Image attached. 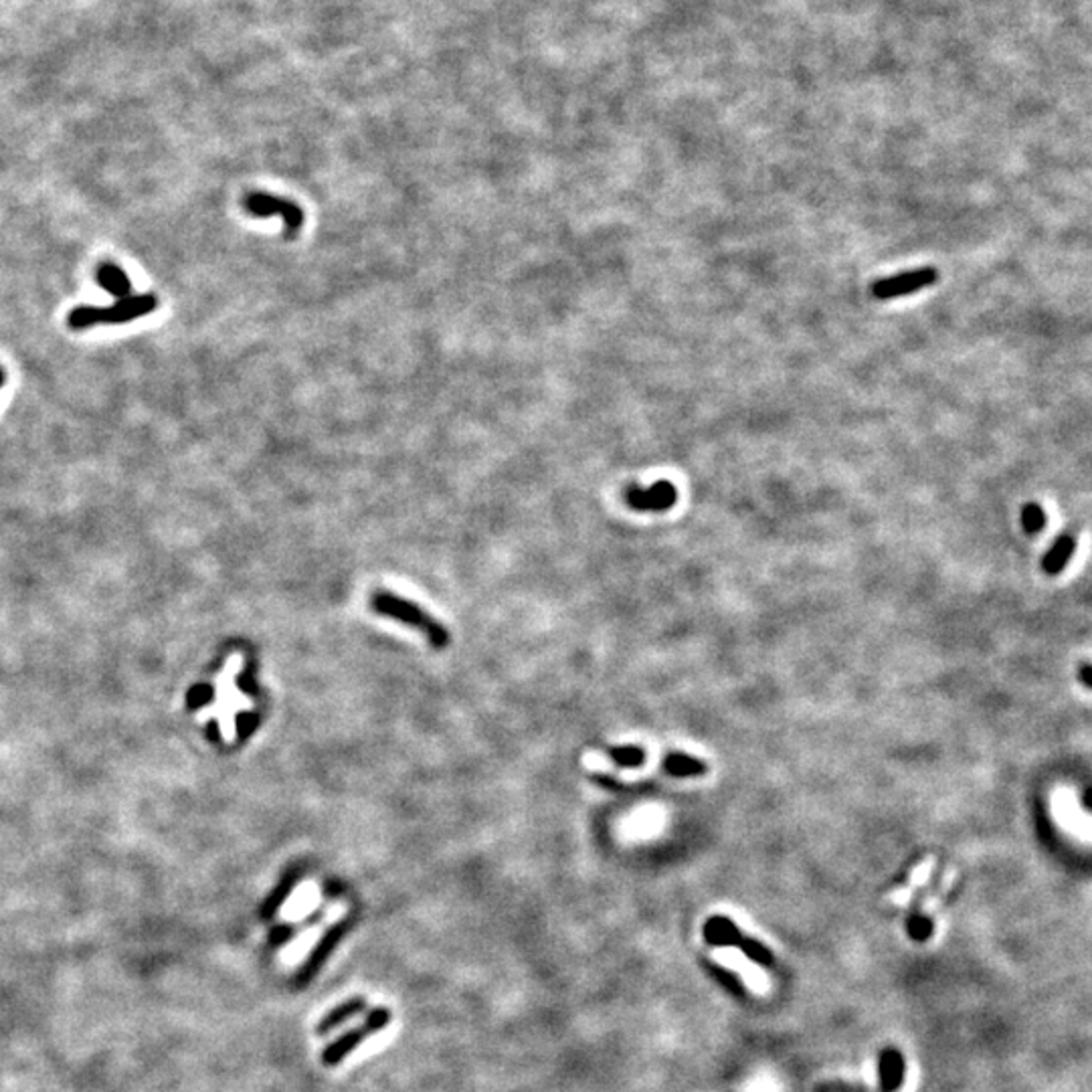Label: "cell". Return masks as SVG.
Wrapping results in <instances>:
<instances>
[{
    "mask_svg": "<svg viewBox=\"0 0 1092 1092\" xmlns=\"http://www.w3.org/2000/svg\"><path fill=\"white\" fill-rule=\"evenodd\" d=\"M241 665H243V655L241 653L231 655V658L225 662L221 674L217 676L213 707H206L204 710L199 712V719L203 722H204V719H218L223 738L227 740V743H233L235 740V716L239 712H245V710L253 708V702L245 694H241V692L237 690V684H235V678H237V672L241 670Z\"/></svg>",
    "mask_w": 1092,
    "mask_h": 1092,
    "instance_id": "1",
    "label": "cell"
},
{
    "mask_svg": "<svg viewBox=\"0 0 1092 1092\" xmlns=\"http://www.w3.org/2000/svg\"><path fill=\"white\" fill-rule=\"evenodd\" d=\"M158 308L154 294H132L124 300H118L112 306H79L73 308L67 315V326L71 330H88L93 326H119L128 324L144 315L152 314Z\"/></svg>",
    "mask_w": 1092,
    "mask_h": 1092,
    "instance_id": "2",
    "label": "cell"
},
{
    "mask_svg": "<svg viewBox=\"0 0 1092 1092\" xmlns=\"http://www.w3.org/2000/svg\"><path fill=\"white\" fill-rule=\"evenodd\" d=\"M372 607H374V611L400 619V622L409 623L411 627L423 631V634L429 637L433 646H443V643L447 641L445 631L437 625L431 617H427L421 609H417V607L413 603L397 599V597H393V595L379 593V595H374Z\"/></svg>",
    "mask_w": 1092,
    "mask_h": 1092,
    "instance_id": "3",
    "label": "cell"
},
{
    "mask_svg": "<svg viewBox=\"0 0 1092 1092\" xmlns=\"http://www.w3.org/2000/svg\"><path fill=\"white\" fill-rule=\"evenodd\" d=\"M243 204H245L247 213H251L253 217H275L279 215L284 218L286 223V235L287 237H296L298 231L303 225V213L296 203H291L287 199L282 197H273V194H267V192H249L245 199H243Z\"/></svg>",
    "mask_w": 1092,
    "mask_h": 1092,
    "instance_id": "4",
    "label": "cell"
},
{
    "mask_svg": "<svg viewBox=\"0 0 1092 1092\" xmlns=\"http://www.w3.org/2000/svg\"><path fill=\"white\" fill-rule=\"evenodd\" d=\"M939 279V272L934 267H918V270L898 273L892 277L878 279L872 286V296L876 300H892L898 296L915 294L918 289H925L932 286Z\"/></svg>",
    "mask_w": 1092,
    "mask_h": 1092,
    "instance_id": "5",
    "label": "cell"
},
{
    "mask_svg": "<svg viewBox=\"0 0 1092 1092\" xmlns=\"http://www.w3.org/2000/svg\"><path fill=\"white\" fill-rule=\"evenodd\" d=\"M704 934H707L708 943H716V945H721V943L733 945V943H736V945H740V949H743L749 957L757 959V961H761V963H771L773 961L771 953L767 949H764L763 945H759L757 941H752V939L743 937V934H740L738 929L735 927V922L724 918V917H714V918H710L707 922V931H704Z\"/></svg>",
    "mask_w": 1092,
    "mask_h": 1092,
    "instance_id": "6",
    "label": "cell"
},
{
    "mask_svg": "<svg viewBox=\"0 0 1092 1092\" xmlns=\"http://www.w3.org/2000/svg\"><path fill=\"white\" fill-rule=\"evenodd\" d=\"M625 500L639 512H664L676 504L678 492L670 482H658L651 488H629Z\"/></svg>",
    "mask_w": 1092,
    "mask_h": 1092,
    "instance_id": "7",
    "label": "cell"
},
{
    "mask_svg": "<svg viewBox=\"0 0 1092 1092\" xmlns=\"http://www.w3.org/2000/svg\"><path fill=\"white\" fill-rule=\"evenodd\" d=\"M343 934H344V922H336V925H332L330 929H328L324 932V937L318 943H315V946L310 951V955L306 957V961H303V965L298 969V973L294 977L296 979V986L301 987V986H306V983L312 981V977L315 973H318V971L324 967L326 959L332 955L334 946L338 945L340 939H343Z\"/></svg>",
    "mask_w": 1092,
    "mask_h": 1092,
    "instance_id": "8",
    "label": "cell"
},
{
    "mask_svg": "<svg viewBox=\"0 0 1092 1092\" xmlns=\"http://www.w3.org/2000/svg\"><path fill=\"white\" fill-rule=\"evenodd\" d=\"M714 959L721 965L733 969V971H736V973L743 975L747 987L750 991L761 993V995L769 991L771 983H769L767 975H764V971L761 967H757L755 963H750L743 953H738L735 949H719V951H714Z\"/></svg>",
    "mask_w": 1092,
    "mask_h": 1092,
    "instance_id": "9",
    "label": "cell"
},
{
    "mask_svg": "<svg viewBox=\"0 0 1092 1092\" xmlns=\"http://www.w3.org/2000/svg\"><path fill=\"white\" fill-rule=\"evenodd\" d=\"M367 1038H369L367 1031H364L362 1028H352V1029L343 1031V1034H340L332 1043H328V1046L322 1050L320 1062L328 1068L338 1066L340 1062H344L352 1052L358 1050L362 1046V1042Z\"/></svg>",
    "mask_w": 1092,
    "mask_h": 1092,
    "instance_id": "10",
    "label": "cell"
},
{
    "mask_svg": "<svg viewBox=\"0 0 1092 1092\" xmlns=\"http://www.w3.org/2000/svg\"><path fill=\"white\" fill-rule=\"evenodd\" d=\"M362 1012H367V1000L360 998V995H355V998H350L343 1003H338L336 1007H332V1010L320 1019L318 1026H315V1034L318 1036L330 1034V1031L343 1028L344 1024L350 1022V1019H355Z\"/></svg>",
    "mask_w": 1092,
    "mask_h": 1092,
    "instance_id": "11",
    "label": "cell"
},
{
    "mask_svg": "<svg viewBox=\"0 0 1092 1092\" xmlns=\"http://www.w3.org/2000/svg\"><path fill=\"white\" fill-rule=\"evenodd\" d=\"M95 282H97V286L105 289L107 294L116 300H124V298L132 296V282H130L128 273L112 261H102L100 265H97Z\"/></svg>",
    "mask_w": 1092,
    "mask_h": 1092,
    "instance_id": "12",
    "label": "cell"
},
{
    "mask_svg": "<svg viewBox=\"0 0 1092 1092\" xmlns=\"http://www.w3.org/2000/svg\"><path fill=\"white\" fill-rule=\"evenodd\" d=\"M1074 551H1076V539L1074 537H1068V534H1064V537H1060L1058 540L1054 542V546L1048 551V554L1043 556V563H1042L1043 570H1046L1048 575H1058V573H1062V570L1066 568V565L1071 563V558H1072Z\"/></svg>",
    "mask_w": 1092,
    "mask_h": 1092,
    "instance_id": "13",
    "label": "cell"
},
{
    "mask_svg": "<svg viewBox=\"0 0 1092 1092\" xmlns=\"http://www.w3.org/2000/svg\"><path fill=\"white\" fill-rule=\"evenodd\" d=\"M664 769L672 777H696L707 773V764L694 757L682 755V752H670L664 759Z\"/></svg>",
    "mask_w": 1092,
    "mask_h": 1092,
    "instance_id": "14",
    "label": "cell"
},
{
    "mask_svg": "<svg viewBox=\"0 0 1092 1092\" xmlns=\"http://www.w3.org/2000/svg\"><path fill=\"white\" fill-rule=\"evenodd\" d=\"M903 1056L889 1050L882 1054V1062H880V1074H882V1086L886 1092H892L898 1085H901L903 1080Z\"/></svg>",
    "mask_w": 1092,
    "mask_h": 1092,
    "instance_id": "15",
    "label": "cell"
},
{
    "mask_svg": "<svg viewBox=\"0 0 1092 1092\" xmlns=\"http://www.w3.org/2000/svg\"><path fill=\"white\" fill-rule=\"evenodd\" d=\"M391 1019H393L391 1010H388V1007L379 1005V1007H372L371 1012H367L360 1028L367 1031V1036H372V1034H379V1031H383L388 1024H391Z\"/></svg>",
    "mask_w": 1092,
    "mask_h": 1092,
    "instance_id": "16",
    "label": "cell"
},
{
    "mask_svg": "<svg viewBox=\"0 0 1092 1092\" xmlns=\"http://www.w3.org/2000/svg\"><path fill=\"white\" fill-rule=\"evenodd\" d=\"M609 757L622 767H639L646 761V752L639 747H617L609 750Z\"/></svg>",
    "mask_w": 1092,
    "mask_h": 1092,
    "instance_id": "17",
    "label": "cell"
},
{
    "mask_svg": "<svg viewBox=\"0 0 1092 1092\" xmlns=\"http://www.w3.org/2000/svg\"><path fill=\"white\" fill-rule=\"evenodd\" d=\"M1022 525H1024V530L1028 534H1038V532H1042L1043 526H1046V514H1043L1042 506H1038V504H1028L1022 510Z\"/></svg>",
    "mask_w": 1092,
    "mask_h": 1092,
    "instance_id": "18",
    "label": "cell"
},
{
    "mask_svg": "<svg viewBox=\"0 0 1092 1092\" xmlns=\"http://www.w3.org/2000/svg\"><path fill=\"white\" fill-rule=\"evenodd\" d=\"M296 937H298V931H296L294 925H282V927H277V929L272 931L270 943L273 946H279V945H284V943H289L291 939H296Z\"/></svg>",
    "mask_w": 1092,
    "mask_h": 1092,
    "instance_id": "19",
    "label": "cell"
},
{
    "mask_svg": "<svg viewBox=\"0 0 1092 1092\" xmlns=\"http://www.w3.org/2000/svg\"><path fill=\"white\" fill-rule=\"evenodd\" d=\"M1078 678H1080V682H1083L1085 686L1092 688V665H1083V667H1080Z\"/></svg>",
    "mask_w": 1092,
    "mask_h": 1092,
    "instance_id": "20",
    "label": "cell"
},
{
    "mask_svg": "<svg viewBox=\"0 0 1092 1092\" xmlns=\"http://www.w3.org/2000/svg\"><path fill=\"white\" fill-rule=\"evenodd\" d=\"M1085 805L1092 809V787L1086 789V793H1085Z\"/></svg>",
    "mask_w": 1092,
    "mask_h": 1092,
    "instance_id": "21",
    "label": "cell"
},
{
    "mask_svg": "<svg viewBox=\"0 0 1092 1092\" xmlns=\"http://www.w3.org/2000/svg\"><path fill=\"white\" fill-rule=\"evenodd\" d=\"M5 379H7V374H5V371H3V367H0V388H3V386H5Z\"/></svg>",
    "mask_w": 1092,
    "mask_h": 1092,
    "instance_id": "22",
    "label": "cell"
}]
</instances>
